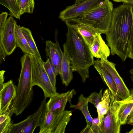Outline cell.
<instances>
[{
  "label": "cell",
  "mask_w": 133,
  "mask_h": 133,
  "mask_svg": "<svg viewBox=\"0 0 133 133\" xmlns=\"http://www.w3.org/2000/svg\"><path fill=\"white\" fill-rule=\"evenodd\" d=\"M133 22V5L123 3L114 9L110 28L106 34L112 55L124 62L128 57Z\"/></svg>",
  "instance_id": "1"
},
{
  "label": "cell",
  "mask_w": 133,
  "mask_h": 133,
  "mask_svg": "<svg viewBox=\"0 0 133 133\" xmlns=\"http://www.w3.org/2000/svg\"><path fill=\"white\" fill-rule=\"evenodd\" d=\"M66 25L67 31L63 45V52L70 61L72 71L79 74L84 83L89 77V68L94 65V57L89 46L79 33L73 27Z\"/></svg>",
  "instance_id": "2"
},
{
  "label": "cell",
  "mask_w": 133,
  "mask_h": 133,
  "mask_svg": "<svg viewBox=\"0 0 133 133\" xmlns=\"http://www.w3.org/2000/svg\"><path fill=\"white\" fill-rule=\"evenodd\" d=\"M21 69L16 87V94L10 108L12 113L20 115L30 104L34 96L32 84L31 56L24 54L21 58Z\"/></svg>",
  "instance_id": "3"
},
{
  "label": "cell",
  "mask_w": 133,
  "mask_h": 133,
  "mask_svg": "<svg viewBox=\"0 0 133 133\" xmlns=\"http://www.w3.org/2000/svg\"><path fill=\"white\" fill-rule=\"evenodd\" d=\"M114 9L112 2L105 0L78 17L70 20L91 27L101 34H106L111 24Z\"/></svg>",
  "instance_id": "4"
},
{
  "label": "cell",
  "mask_w": 133,
  "mask_h": 133,
  "mask_svg": "<svg viewBox=\"0 0 133 133\" xmlns=\"http://www.w3.org/2000/svg\"><path fill=\"white\" fill-rule=\"evenodd\" d=\"M32 60V84L40 87L44 92V98H50L58 94L56 87L51 83L45 70L42 60L40 61L31 56Z\"/></svg>",
  "instance_id": "5"
},
{
  "label": "cell",
  "mask_w": 133,
  "mask_h": 133,
  "mask_svg": "<svg viewBox=\"0 0 133 133\" xmlns=\"http://www.w3.org/2000/svg\"><path fill=\"white\" fill-rule=\"evenodd\" d=\"M110 92L109 107L99 126V133H119L121 123L118 117L120 101Z\"/></svg>",
  "instance_id": "6"
},
{
  "label": "cell",
  "mask_w": 133,
  "mask_h": 133,
  "mask_svg": "<svg viewBox=\"0 0 133 133\" xmlns=\"http://www.w3.org/2000/svg\"><path fill=\"white\" fill-rule=\"evenodd\" d=\"M46 99L44 98L37 109L33 114L19 122L13 123L9 133H33L39 125L46 106Z\"/></svg>",
  "instance_id": "7"
},
{
  "label": "cell",
  "mask_w": 133,
  "mask_h": 133,
  "mask_svg": "<svg viewBox=\"0 0 133 133\" xmlns=\"http://www.w3.org/2000/svg\"><path fill=\"white\" fill-rule=\"evenodd\" d=\"M105 0H87L67 6L60 12L58 17L63 21L76 18L101 4Z\"/></svg>",
  "instance_id": "8"
},
{
  "label": "cell",
  "mask_w": 133,
  "mask_h": 133,
  "mask_svg": "<svg viewBox=\"0 0 133 133\" xmlns=\"http://www.w3.org/2000/svg\"><path fill=\"white\" fill-rule=\"evenodd\" d=\"M16 21L10 16L7 19L3 30L0 34V43L3 48L7 56L11 54L17 47L15 26Z\"/></svg>",
  "instance_id": "9"
},
{
  "label": "cell",
  "mask_w": 133,
  "mask_h": 133,
  "mask_svg": "<svg viewBox=\"0 0 133 133\" xmlns=\"http://www.w3.org/2000/svg\"><path fill=\"white\" fill-rule=\"evenodd\" d=\"M101 66L109 73L114 81L117 88V96L123 101L129 96L130 91L128 88L116 68V64L107 59H101Z\"/></svg>",
  "instance_id": "10"
},
{
  "label": "cell",
  "mask_w": 133,
  "mask_h": 133,
  "mask_svg": "<svg viewBox=\"0 0 133 133\" xmlns=\"http://www.w3.org/2000/svg\"><path fill=\"white\" fill-rule=\"evenodd\" d=\"M76 92L74 89L69 91L65 93L58 94L50 98L46 103V106L53 114L57 116L65 111L66 104L68 101L70 105L72 99Z\"/></svg>",
  "instance_id": "11"
},
{
  "label": "cell",
  "mask_w": 133,
  "mask_h": 133,
  "mask_svg": "<svg viewBox=\"0 0 133 133\" xmlns=\"http://www.w3.org/2000/svg\"><path fill=\"white\" fill-rule=\"evenodd\" d=\"M16 87L11 79L0 89V114L9 110L16 94Z\"/></svg>",
  "instance_id": "12"
},
{
  "label": "cell",
  "mask_w": 133,
  "mask_h": 133,
  "mask_svg": "<svg viewBox=\"0 0 133 133\" xmlns=\"http://www.w3.org/2000/svg\"><path fill=\"white\" fill-rule=\"evenodd\" d=\"M45 52L48 58L51 61L55 66L57 75L61 73L62 51L58 42L56 43L47 40L45 43Z\"/></svg>",
  "instance_id": "13"
},
{
  "label": "cell",
  "mask_w": 133,
  "mask_h": 133,
  "mask_svg": "<svg viewBox=\"0 0 133 133\" xmlns=\"http://www.w3.org/2000/svg\"><path fill=\"white\" fill-rule=\"evenodd\" d=\"M99 33L95 37L93 42L90 46V51L94 57L101 59H107L110 53V49Z\"/></svg>",
  "instance_id": "14"
},
{
  "label": "cell",
  "mask_w": 133,
  "mask_h": 133,
  "mask_svg": "<svg viewBox=\"0 0 133 133\" xmlns=\"http://www.w3.org/2000/svg\"><path fill=\"white\" fill-rule=\"evenodd\" d=\"M65 22L66 25H69L77 30L89 47L92 44L95 35L99 33L97 30L91 27L72 20Z\"/></svg>",
  "instance_id": "15"
},
{
  "label": "cell",
  "mask_w": 133,
  "mask_h": 133,
  "mask_svg": "<svg viewBox=\"0 0 133 133\" xmlns=\"http://www.w3.org/2000/svg\"><path fill=\"white\" fill-rule=\"evenodd\" d=\"M72 115L71 111L66 110L55 116L52 125L47 133H65Z\"/></svg>",
  "instance_id": "16"
},
{
  "label": "cell",
  "mask_w": 133,
  "mask_h": 133,
  "mask_svg": "<svg viewBox=\"0 0 133 133\" xmlns=\"http://www.w3.org/2000/svg\"><path fill=\"white\" fill-rule=\"evenodd\" d=\"M88 102L87 97L81 94L79 97L78 102L76 105L71 104L70 107L80 110L84 116L87 122L86 126L80 133H87L88 130L91 127L93 119L90 114L88 108Z\"/></svg>",
  "instance_id": "17"
},
{
  "label": "cell",
  "mask_w": 133,
  "mask_h": 133,
  "mask_svg": "<svg viewBox=\"0 0 133 133\" xmlns=\"http://www.w3.org/2000/svg\"><path fill=\"white\" fill-rule=\"evenodd\" d=\"M94 66L111 92L114 96L118 97L117 96V88L115 83L109 73L101 66L100 60L97 59L95 60Z\"/></svg>",
  "instance_id": "18"
},
{
  "label": "cell",
  "mask_w": 133,
  "mask_h": 133,
  "mask_svg": "<svg viewBox=\"0 0 133 133\" xmlns=\"http://www.w3.org/2000/svg\"><path fill=\"white\" fill-rule=\"evenodd\" d=\"M61 73L60 76L63 84L68 86L72 79V71L70 67V61L66 54L62 52Z\"/></svg>",
  "instance_id": "19"
},
{
  "label": "cell",
  "mask_w": 133,
  "mask_h": 133,
  "mask_svg": "<svg viewBox=\"0 0 133 133\" xmlns=\"http://www.w3.org/2000/svg\"><path fill=\"white\" fill-rule=\"evenodd\" d=\"M110 94V91L109 89L107 88L105 89L102 94L101 101L96 107L99 120V126L101 125L104 117L109 109Z\"/></svg>",
  "instance_id": "20"
},
{
  "label": "cell",
  "mask_w": 133,
  "mask_h": 133,
  "mask_svg": "<svg viewBox=\"0 0 133 133\" xmlns=\"http://www.w3.org/2000/svg\"><path fill=\"white\" fill-rule=\"evenodd\" d=\"M21 26L16 24L15 36L17 47L20 48L25 54L35 56V55L21 30Z\"/></svg>",
  "instance_id": "21"
},
{
  "label": "cell",
  "mask_w": 133,
  "mask_h": 133,
  "mask_svg": "<svg viewBox=\"0 0 133 133\" xmlns=\"http://www.w3.org/2000/svg\"><path fill=\"white\" fill-rule=\"evenodd\" d=\"M55 117L52 112L45 106L39 126L40 128L39 133H47Z\"/></svg>",
  "instance_id": "22"
},
{
  "label": "cell",
  "mask_w": 133,
  "mask_h": 133,
  "mask_svg": "<svg viewBox=\"0 0 133 133\" xmlns=\"http://www.w3.org/2000/svg\"><path fill=\"white\" fill-rule=\"evenodd\" d=\"M120 104L118 111V117L121 125L127 123V118L133 109V102L120 100Z\"/></svg>",
  "instance_id": "23"
},
{
  "label": "cell",
  "mask_w": 133,
  "mask_h": 133,
  "mask_svg": "<svg viewBox=\"0 0 133 133\" xmlns=\"http://www.w3.org/2000/svg\"><path fill=\"white\" fill-rule=\"evenodd\" d=\"M13 114L10 109L6 112L0 114V133H9L13 123L11 117Z\"/></svg>",
  "instance_id": "24"
},
{
  "label": "cell",
  "mask_w": 133,
  "mask_h": 133,
  "mask_svg": "<svg viewBox=\"0 0 133 133\" xmlns=\"http://www.w3.org/2000/svg\"><path fill=\"white\" fill-rule=\"evenodd\" d=\"M20 29L29 46L34 52L35 55V56L40 61H42L31 30L29 28L23 26L21 27Z\"/></svg>",
  "instance_id": "25"
},
{
  "label": "cell",
  "mask_w": 133,
  "mask_h": 133,
  "mask_svg": "<svg viewBox=\"0 0 133 133\" xmlns=\"http://www.w3.org/2000/svg\"><path fill=\"white\" fill-rule=\"evenodd\" d=\"M0 3L9 10L10 16L20 19L19 8L16 0H0Z\"/></svg>",
  "instance_id": "26"
},
{
  "label": "cell",
  "mask_w": 133,
  "mask_h": 133,
  "mask_svg": "<svg viewBox=\"0 0 133 133\" xmlns=\"http://www.w3.org/2000/svg\"><path fill=\"white\" fill-rule=\"evenodd\" d=\"M35 4L34 0H20L19 6L20 15L24 13H32Z\"/></svg>",
  "instance_id": "27"
},
{
  "label": "cell",
  "mask_w": 133,
  "mask_h": 133,
  "mask_svg": "<svg viewBox=\"0 0 133 133\" xmlns=\"http://www.w3.org/2000/svg\"><path fill=\"white\" fill-rule=\"evenodd\" d=\"M43 65L51 82L54 86L56 87V76L51 67L49 58H47L46 62H43Z\"/></svg>",
  "instance_id": "28"
},
{
  "label": "cell",
  "mask_w": 133,
  "mask_h": 133,
  "mask_svg": "<svg viewBox=\"0 0 133 133\" xmlns=\"http://www.w3.org/2000/svg\"><path fill=\"white\" fill-rule=\"evenodd\" d=\"M103 89L100 90L98 93L96 92L91 93L87 97L88 102L91 103L96 107L101 101Z\"/></svg>",
  "instance_id": "29"
},
{
  "label": "cell",
  "mask_w": 133,
  "mask_h": 133,
  "mask_svg": "<svg viewBox=\"0 0 133 133\" xmlns=\"http://www.w3.org/2000/svg\"><path fill=\"white\" fill-rule=\"evenodd\" d=\"M99 122L98 117L93 119L92 125L87 133H99Z\"/></svg>",
  "instance_id": "30"
},
{
  "label": "cell",
  "mask_w": 133,
  "mask_h": 133,
  "mask_svg": "<svg viewBox=\"0 0 133 133\" xmlns=\"http://www.w3.org/2000/svg\"><path fill=\"white\" fill-rule=\"evenodd\" d=\"M8 15V12H2L0 14V34L3 30Z\"/></svg>",
  "instance_id": "31"
},
{
  "label": "cell",
  "mask_w": 133,
  "mask_h": 133,
  "mask_svg": "<svg viewBox=\"0 0 133 133\" xmlns=\"http://www.w3.org/2000/svg\"><path fill=\"white\" fill-rule=\"evenodd\" d=\"M128 57L133 60V22L130 41Z\"/></svg>",
  "instance_id": "32"
},
{
  "label": "cell",
  "mask_w": 133,
  "mask_h": 133,
  "mask_svg": "<svg viewBox=\"0 0 133 133\" xmlns=\"http://www.w3.org/2000/svg\"><path fill=\"white\" fill-rule=\"evenodd\" d=\"M129 72L130 78L133 84V87L131 89L129 96L124 100L122 101L124 102H133V68L130 70Z\"/></svg>",
  "instance_id": "33"
},
{
  "label": "cell",
  "mask_w": 133,
  "mask_h": 133,
  "mask_svg": "<svg viewBox=\"0 0 133 133\" xmlns=\"http://www.w3.org/2000/svg\"><path fill=\"white\" fill-rule=\"evenodd\" d=\"M7 56L6 54L2 45L0 43V63H2L5 59Z\"/></svg>",
  "instance_id": "34"
},
{
  "label": "cell",
  "mask_w": 133,
  "mask_h": 133,
  "mask_svg": "<svg viewBox=\"0 0 133 133\" xmlns=\"http://www.w3.org/2000/svg\"><path fill=\"white\" fill-rule=\"evenodd\" d=\"M5 71L1 70L0 71V89H1L3 86L4 81V74Z\"/></svg>",
  "instance_id": "35"
},
{
  "label": "cell",
  "mask_w": 133,
  "mask_h": 133,
  "mask_svg": "<svg viewBox=\"0 0 133 133\" xmlns=\"http://www.w3.org/2000/svg\"><path fill=\"white\" fill-rule=\"evenodd\" d=\"M127 123L133 126V109L127 118Z\"/></svg>",
  "instance_id": "36"
},
{
  "label": "cell",
  "mask_w": 133,
  "mask_h": 133,
  "mask_svg": "<svg viewBox=\"0 0 133 133\" xmlns=\"http://www.w3.org/2000/svg\"><path fill=\"white\" fill-rule=\"evenodd\" d=\"M124 3H127L133 5V0H125Z\"/></svg>",
  "instance_id": "37"
},
{
  "label": "cell",
  "mask_w": 133,
  "mask_h": 133,
  "mask_svg": "<svg viewBox=\"0 0 133 133\" xmlns=\"http://www.w3.org/2000/svg\"><path fill=\"white\" fill-rule=\"evenodd\" d=\"M87 0H76L75 3H77Z\"/></svg>",
  "instance_id": "38"
},
{
  "label": "cell",
  "mask_w": 133,
  "mask_h": 133,
  "mask_svg": "<svg viewBox=\"0 0 133 133\" xmlns=\"http://www.w3.org/2000/svg\"><path fill=\"white\" fill-rule=\"evenodd\" d=\"M114 1L116 2H124L125 0H113Z\"/></svg>",
  "instance_id": "39"
},
{
  "label": "cell",
  "mask_w": 133,
  "mask_h": 133,
  "mask_svg": "<svg viewBox=\"0 0 133 133\" xmlns=\"http://www.w3.org/2000/svg\"><path fill=\"white\" fill-rule=\"evenodd\" d=\"M17 4L19 7V6L20 4V0H16Z\"/></svg>",
  "instance_id": "40"
},
{
  "label": "cell",
  "mask_w": 133,
  "mask_h": 133,
  "mask_svg": "<svg viewBox=\"0 0 133 133\" xmlns=\"http://www.w3.org/2000/svg\"><path fill=\"white\" fill-rule=\"evenodd\" d=\"M128 133H133V128L131 129L129 132H128Z\"/></svg>",
  "instance_id": "41"
}]
</instances>
